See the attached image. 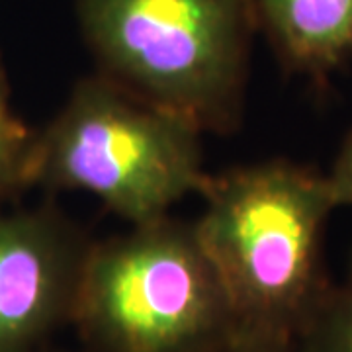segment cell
<instances>
[{"instance_id": "1", "label": "cell", "mask_w": 352, "mask_h": 352, "mask_svg": "<svg viewBox=\"0 0 352 352\" xmlns=\"http://www.w3.org/2000/svg\"><path fill=\"white\" fill-rule=\"evenodd\" d=\"M194 221L235 319V335L296 344L333 278L325 231L337 210L327 175L272 159L208 175Z\"/></svg>"}, {"instance_id": "2", "label": "cell", "mask_w": 352, "mask_h": 352, "mask_svg": "<svg viewBox=\"0 0 352 352\" xmlns=\"http://www.w3.org/2000/svg\"><path fill=\"white\" fill-rule=\"evenodd\" d=\"M96 73L201 133L243 118L251 0H76Z\"/></svg>"}, {"instance_id": "3", "label": "cell", "mask_w": 352, "mask_h": 352, "mask_svg": "<svg viewBox=\"0 0 352 352\" xmlns=\"http://www.w3.org/2000/svg\"><path fill=\"white\" fill-rule=\"evenodd\" d=\"M201 135L180 116L94 73L78 80L50 124L32 133L28 188L85 192L131 226L149 223L204 188Z\"/></svg>"}, {"instance_id": "4", "label": "cell", "mask_w": 352, "mask_h": 352, "mask_svg": "<svg viewBox=\"0 0 352 352\" xmlns=\"http://www.w3.org/2000/svg\"><path fill=\"white\" fill-rule=\"evenodd\" d=\"M71 325L85 352H210L235 335L194 221L170 215L92 243Z\"/></svg>"}, {"instance_id": "5", "label": "cell", "mask_w": 352, "mask_h": 352, "mask_svg": "<svg viewBox=\"0 0 352 352\" xmlns=\"http://www.w3.org/2000/svg\"><path fill=\"white\" fill-rule=\"evenodd\" d=\"M92 243L51 204L0 208V352H38L71 325Z\"/></svg>"}, {"instance_id": "6", "label": "cell", "mask_w": 352, "mask_h": 352, "mask_svg": "<svg viewBox=\"0 0 352 352\" xmlns=\"http://www.w3.org/2000/svg\"><path fill=\"white\" fill-rule=\"evenodd\" d=\"M280 65L315 87L352 63V0H251Z\"/></svg>"}, {"instance_id": "7", "label": "cell", "mask_w": 352, "mask_h": 352, "mask_svg": "<svg viewBox=\"0 0 352 352\" xmlns=\"http://www.w3.org/2000/svg\"><path fill=\"white\" fill-rule=\"evenodd\" d=\"M296 352H352V254L344 276L333 280L325 300L294 344Z\"/></svg>"}, {"instance_id": "8", "label": "cell", "mask_w": 352, "mask_h": 352, "mask_svg": "<svg viewBox=\"0 0 352 352\" xmlns=\"http://www.w3.org/2000/svg\"><path fill=\"white\" fill-rule=\"evenodd\" d=\"M28 143L30 141L25 143L0 141V208L28 190V180H25Z\"/></svg>"}, {"instance_id": "9", "label": "cell", "mask_w": 352, "mask_h": 352, "mask_svg": "<svg viewBox=\"0 0 352 352\" xmlns=\"http://www.w3.org/2000/svg\"><path fill=\"white\" fill-rule=\"evenodd\" d=\"M327 180L335 206H352V131L340 145L339 155L327 173Z\"/></svg>"}, {"instance_id": "10", "label": "cell", "mask_w": 352, "mask_h": 352, "mask_svg": "<svg viewBox=\"0 0 352 352\" xmlns=\"http://www.w3.org/2000/svg\"><path fill=\"white\" fill-rule=\"evenodd\" d=\"M32 129L25 127L24 122L18 120L10 106V87H8V76L6 69L0 59V141L8 143H25L32 138Z\"/></svg>"}, {"instance_id": "11", "label": "cell", "mask_w": 352, "mask_h": 352, "mask_svg": "<svg viewBox=\"0 0 352 352\" xmlns=\"http://www.w3.org/2000/svg\"><path fill=\"white\" fill-rule=\"evenodd\" d=\"M210 352H296V349L292 342L233 335L231 339L221 342Z\"/></svg>"}, {"instance_id": "12", "label": "cell", "mask_w": 352, "mask_h": 352, "mask_svg": "<svg viewBox=\"0 0 352 352\" xmlns=\"http://www.w3.org/2000/svg\"><path fill=\"white\" fill-rule=\"evenodd\" d=\"M38 352H67V351H53V349H50V346H45V349H41V351ZM80 352H85V351H80Z\"/></svg>"}]
</instances>
